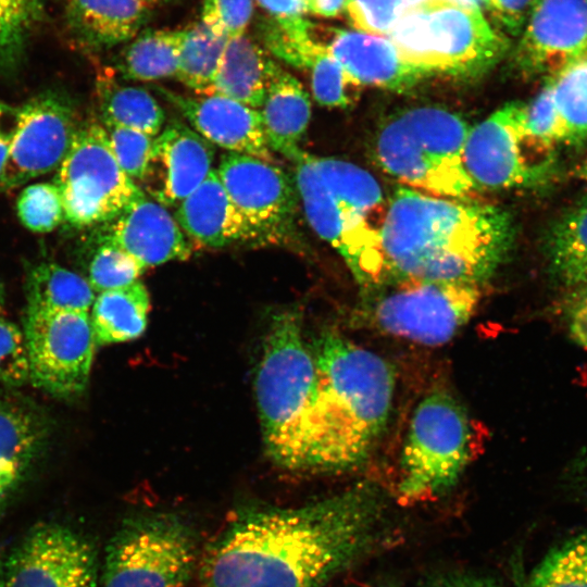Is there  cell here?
I'll list each match as a JSON object with an SVG mask.
<instances>
[{
	"label": "cell",
	"mask_w": 587,
	"mask_h": 587,
	"mask_svg": "<svg viewBox=\"0 0 587 587\" xmlns=\"http://www.w3.org/2000/svg\"><path fill=\"white\" fill-rule=\"evenodd\" d=\"M385 521L371 482L299 507L245 509L207 548L201 587H324L380 542Z\"/></svg>",
	"instance_id": "1"
},
{
	"label": "cell",
	"mask_w": 587,
	"mask_h": 587,
	"mask_svg": "<svg viewBox=\"0 0 587 587\" xmlns=\"http://www.w3.org/2000/svg\"><path fill=\"white\" fill-rule=\"evenodd\" d=\"M514 237L500 207L399 186L382 229V287L408 278L482 285L505 262Z\"/></svg>",
	"instance_id": "2"
},
{
	"label": "cell",
	"mask_w": 587,
	"mask_h": 587,
	"mask_svg": "<svg viewBox=\"0 0 587 587\" xmlns=\"http://www.w3.org/2000/svg\"><path fill=\"white\" fill-rule=\"evenodd\" d=\"M319 389L302 473H340L363 464L389 416L395 371L380 355L327 330L312 346Z\"/></svg>",
	"instance_id": "3"
},
{
	"label": "cell",
	"mask_w": 587,
	"mask_h": 587,
	"mask_svg": "<svg viewBox=\"0 0 587 587\" xmlns=\"http://www.w3.org/2000/svg\"><path fill=\"white\" fill-rule=\"evenodd\" d=\"M308 223L345 261L362 296L384 282L387 200L377 179L351 162L300 149L290 160Z\"/></svg>",
	"instance_id": "4"
},
{
	"label": "cell",
	"mask_w": 587,
	"mask_h": 587,
	"mask_svg": "<svg viewBox=\"0 0 587 587\" xmlns=\"http://www.w3.org/2000/svg\"><path fill=\"white\" fill-rule=\"evenodd\" d=\"M317 389L300 312H277L264 337L254 390L266 453L284 470L301 472Z\"/></svg>",
	"instance_id": "5"
},
{
	"label": "cell",
	"mask_w": 587,
	"mask_h": 587,
	"mask_svg": "<svg viewBox=\"0 0 587 587\" xmlns=\"http://www.w3.org/2000/svg\"><path fill=\"white\" fill-rule=\"evenodd\" d=\"M471 126L459 114L435 105L415 107L389 117L378 129V165L408 188L436 197L469 199L477 187L463 160Z\"/></svg>",
	"instance_id": "6"
},
{
	"label": "cell",
	"mask_w": 587,
	"mask_h": 587,
	"mask_svg": "<svg viewBox=\"0 0 587 587\" xmlns=\"http://www.w3.org/2000/svg\"><path fill=\"white\" fill-rule=\"evenodd\" d=\"M198 559L197 534L180 515H133L107 545L101 587H186Z\"/></svg>",
	"instance_id": "7"
},
{
	"label": "cell",
	"mask_w": 587,
	"mask_h": 587,
	"mask_svg": "<svg viewBox=\"0 0 587 587\" xmlns=\"http://www.w3.org/2000/svg\"><path fill=\"white\" fill-rule=\"evenodd\" d=\"M470 417L445 390H433L416 405L400 454L398 491L407 500L450 490L467 466L473 450Z\"/></svg>",
	"instance_id": "8"
},
{
	"label": "cell",
	"mask_w": 587,
	"mask_h": 587,
	"mask_svg": "<svg viewBox=\"0 0 587 587\" xmlns=\"http://www.w3.org/2000/svg\"><path fill=\"white\" fill-rule=\"evenodd\" d=\"M555 148L530 130L527 104L511 101L471 127L463 160L478 190L534 189L557 178Z\"/></svg>",
	"instance_id": "9"
},
{
	"label": "cell",
	"mask_w": 587,
	"mask_h": 587,
	"mask_svg": "<svg viewBox=\"0 0 587 587\" xmlns=\"http://www.w3.org/2000/svg\"><path fill=\"white\" fill-rule=\"evenodd\" d=\"M362 298L365 316L382 332L437 346L449 341L473 316L482 285L408 278Z\"/></svg>",
	"instance_id": "10"
},
{
	"label": "cell",
	"mask_w": 587,
	"mask_h": 587,
	"mask_svg": "<svg viewBox=\"0 0 587 587\" xmlns=\"http://www.w3.org/2000/svg\"><path fill=\"white\" fill-rule=\"evenodd\" d=\"M53 183L64 221L74 227L113 221L142 190L118 165L107 130L98 123L78 126Z\"/></svg>",
	"instance_id": "11"
},
{
	"label": "cell",
	"mask_w": 587,
	"mask_h": 587,
	"mask_svg": "<svg viewBox=\"0 0 587 587\" xmlns=\"http://www.w3.org/2000/svg\"><path fill=\"white\" fill-rule=\"evenodd\" d=\"M23 333L33 386L59 398L85 390L97 346L88 312L26 308Z\"/></svg>",
	"instance_id": "12"
},
{
	"label": "cell",
	"mask_w": 587,
	"mask_h": 587,
	"mask_svg": "<svg viewBox=\"0 0 587 587\" xmlns=\"http://www.w3.org/2000/svg\"><path fill=\"white\" fill-rule=\"evenodd\" d=\"M4 587H99L97 552L74 528L34 525L3 562Z\"/></svg>",
	"instance_id": "13"
},
{
	"label": "cell",
	"mask_w": 587,
	"mask_h": 587,
	"mask_svg": "<svg viewBox=\"0 0 587 587\" xmlns=\"http://www.w3.org/2000/svg\"><path fill=\"white\" fill-rule=\"evenodd\" d=\"M18 108L20 125L0 177V190L57 171L78 129L70 100L60 93H40Z\"/></svg>",
	"instance_id": "14"
},
{
	"label": "cell",
	"mask_w": 587,
	"mask_h": 587,
	"mask_svg": "<svg viewBox=\"0 0 587 587\" xmlns=\"http://www.w3.org/2000/svg\"><path fill=\"white\" fill-rule=\"evenodd\" d=\"M434 64L438 74L473 78L487 73L510 49L478 5L430 0L425 7Z\"/></svg>",
	"instance_id": "15"
},
{
	"label": "cell",
	"mask_w": 587,
	"mask_h": 587,
	"mask_svg": "<svg viewBox=\"0 0 587 587\" xmlns=\"http://www.w3.org/2000/svg\"><path fill=\"white\" fill-rule=\"evenodd\" d=\"M229 198L261 239H279L290 229L297 189L273 162L242 153L221 157L215 170Z\"/></svg>",
	"instance_id": "16"
},
{
	"label": "cell",
	"mask_w": 587,
	"mask_h": 587,
	"mask_svg": "<svg viewBox=\"0 0 587 587\" xmlns=\"http://www.w3.org/2000/svg\"><path fill=\"white\" fill-rule=\"evenodd\" d=\"M587 51V0H537L511 54L523 77L558 72Z\"/></svg>",
	"instance_id": "17"
},
{
	"label": "cell",
	"mask_w": 587,
	"mask_h": 587,
	"mask_svg": "<svg viewBox=\"0 0 587 587\" xmlns=\"http://www.w3.org/2000/svg\"><path fill=\"white\" fill-rule=\"evenodd\" d=\"M214 148L191 127L171 121L155 138L143 192L164 207L178 205L213 170Z\"/></svg>",
	"instance_id": "18"
},
{
	"label": "cell",
	"mask_w": 587,
	"mask_h": 587,
	"mask_svg": "<svg viewBox=\"0 0 587 587\" xmlns=\"http://www.w3.org/2000/svg\"><path fill=\"white\" fill-rule=\"evenodd\" d=\"M160 91L210 143L229 152L274 160L259 110L220 95L189 97L163 88Z\"/></svg>",
	"instance_id": "19"
},
{
	"label": "cell",
	"mask_w": 587,
	"mask_h": 587,
	"mask_svg": "<svg viewBox=\"0 0 587 587\" xmlns=\"http://www.w3.org/2000/svg\"><path fill=\"white\" fill-rule=\"evenodd\" d=\"M326 46L358 87L373 86L401 92L435 75L409 61L386 37L336 29Z\"/></svg>",
	"instance_id": "20"
},
{
	"label": "cell",
	"mask_w": 587,
	"mask_h": 587,
	"mask_svg": "<svg viewBox=\"0 0 587 587\" xmlns=\"http://www.w3.org/2000/svg\"><path fill=\"white\" fill-rule=\"evenodd\" d=\"M50 424L33 402L0 389V516L47 448Z\"/></svg>",
	"instance_id": "21"
},
{
	"label": "cell",
	"mask_w": 587,
	"mask_h": 587,
	"mask_svg": "<svg viewBox=\"0 0 587 587\" xmlns=\"http://www.w3.org/2000/svg\"><path fill=\"white\" fill-rule=\"evenodd\" d=\"M111 222L102 240L120 247L145 268L186 260L191 254L175 217L143 190Z\"/></svg>",
	"instance_id": "22"
},
{
	"label": "cell",
	"mask_w": 587,
	"mask_h": 587,
	"mask_svg": "<svg viewBox=\"0 0 587 587\" xmlns=\"http://www.w3.org/2000/svg\"><path fill=\"white\" fill-rule=\"evenodd\" d=\"M175 220L184 233L202 247L222 248L262 240L238 211L216 171L177 207Z\"/></svg>",
	"instance_id": "23"
},
{
	"label": "cell",
	"mask_w": 587,
	"mask_h": 587,
	"mask_svg": "<svg viewBox=\"0 0 587 587\" xmlns=\"http://www.w3.org/2000/svg\"><path fill=\"white\" fill-rule=\"evenodd\" d=\"M140 0H67L66 24L82 45L110 48L133 39L148 20Z\"/></svg>",
	"instance_id": "24"
},
{
	"label": "cell",
	"mask_w": 587,
	"mask_h": 587,
	"mask_svg": "<svg viewBox=\"0 0 587 587\" xmlns=\"http://www.w3.org/2000/svg\"><path fill=\"white\" fill-rule=\"evenodd\" d=\"M259 112L271 150L291 160L310 124L311 100L301 83L276 62Z\"/></svg>",
	"instance_id": "25"
},
{
	"label": "cell",
	"mask_w": 587,
	"mask_h": 587,
	"mask_svg": "<svg viewBox=\"0 0 587 587\" xmlns=\"http://www.w3.org/2000/svg\"><path fill=\"white\" fill-rule=\"evenodd\" d=\"M275 61L246 34L230 38L218 72L205 95H220L260 109Z\"/></svg>",
	"instance_id": "26"
},
{
	"label": "cell",
	"mask_w": 587,
	"mask_h": 587,
	"mask_svg": "<svg viewBox=\"0 0 587 587\" xmlns=\"http://www.w3.org/2000/svg\"><path fill=\"white\" fill-rule=\"evenodd\" d=\"M544 249L558 285L574 290L587 283V193L552 222Z\"/></svg>",
	"instance_id": "27"
},
{
	"label": "cell",
	"mask_w": 587,
	"mask_h": 587,
	"mask_svg": "<svg viewBox=\"0 0 587 587\" xmlns=\"http://www.w3.org/2000/svg\"><path fill=\"white\" fill-rule=\"evenodd\" d=\"M149 310V294L140 280L98 294L89 314L96 345L138 338L146 330Z\"/></svg>",
	"instance_id": "28"
},
{
	"label": "cell",
	"mask_w": 587,
	"mask_h": 587,
	"mask_svg": "<svg viewBox=\"0 0 587 587\" xmlns=\"http://www.w3.org/2000/svg\"><path fill=\"white\" fill-rule=\"evenodd\" d=\"M186 29H143L122 51L117 67L128 79L152 82L176 75Z\"/></svg>",
	"instance_id": "29"
},
{
	"label": "cell",
	"mask_w": 587,
	"mask_h": 587,
	"mask_svg": "<svg viewBox=\"0 0 587 587\" xmlns=\"http://www.w3.org/2000/svg\"><path fill=\"white\" fill-rule=\"evenodd\" d=\"M27 308L51 311L88 312L96 291L88 279L57 263L43 262L26 277Z\"/></svg>",
	"instance_id": "30"
},
{
	"label": "cell",
	"mask_w": 587,
	"mask_h": 587,
	"mask_svg": "<svg viewBox=\"0 0 587 587\" xmlns=\"http://www.w3.org/2000/svg\"><path fill=\"white\" fill-rule=\"evenodd\" d=\"M103 124L135 129L155 137L165 114L157 99L145 88L118 85L105 77L98 80Z\"/></svg>",
	"instance_id": "31"
},
{
	"label": "cell",
	"mask_w": 587,
	"mask_h": 587,
	"mask_svg": "<svg viewBox=\"0 0 587 587\" xmlns=\"http://www.w3.org/2000/svg\"><path fill=\"white\" fill-rule=\"evenodd\" d=\"M228 40L202 21L187 28L178 58L177 79L205 95L218 72Z\"/></svg>",
	"instance_id": "32"
},
{
	"label": "cell",
	"mask_w": 587,
	"mask_h": 587,
	"mask_svg": "<svg viewBox=\"0 0 587 587\" xmlns=\"http://www.w3.org/2000/svg\"><path fill=\"white\" fill-rule=\"evenodd\" d=\"M565 130L564 145L587 139V51L547 76Z\"/></svg>",
	"instance_id": "33"
},
{
	"label": "cell",
	"mask_w": 587,
	"mask_h": 587,
	"mask_svg": "<svg viewBox=\"0 0 587 587\" xmlns=\"http://www.w3.org/2000/svg\"><path fill=\"white\" fill-rule=\"evenodd\" d=\"M520 587H587V529L550 549Z\"/></svg>",
	"instance_id": "34"
},
{
	"label": "cell",
	"mask_w": 587,
	"mask_h": 587,
	"mask_svg": "<svg viewBox=\"0 0 587 587\" xmlns=\"http://www.w3.org/2000/svg\"><path fill=\"white\" fill-rule=\"evenodd\" d=\"M42 16V0H0V75L15 73Z\"/></svg>",
	"instance_id": "35"
},
{
	"label": "cell",
	"mask_w": 587,
	"mask_h": 587,
	"mask_svg": "<svg viewBox=\"0 0 587 587\" xmlns=\"http://www.w3.org/2000/svg\"><path fill=\"white\" fill-rule=\"evenodd\" d=\"M307 71L314 100L320 105L344 109L354 101L353 89L358 86L347 77L326 45L319 43Z\"/></svg>",
	"instance_id": "36"
},
{
	"label": "cell",
	"mask_w": 587,
	"mask_h": 587,
	"mask_svg": "<svg viewBox=\"0 0 587 587\" xmlns=\"http://www.w3.org/2000/svg\"><path fill=\"white\" fill-rule=\"evenodd\" d=\"M146 268L130 254L102 240L88 265V282L96 294L129 286Z\"/></svg>",
	"instance_id": "37"
},
{
	"label": "cell",
	"mask_w": 587,
	"mask_h": 587,
	"mask_svg": "<svg viewBox=\"0 0 587 587\" xmlns=\"http://www.w3.org/2000/svg\"><path fill=\"white\" fill-rule=\"evenodd\" d=\"M21 223L34 233H49L64 221L63 202L54 183H36L25 187L17 200Z\"/></svg>",
	"instance_id": "38"
},
{
	"label": "cell",
	"mask_w": 587,
	"mask_h": 587,
	"mask_svg": "<svg viewBox=\"0 0 587 587\" xmlns=\"http://www.w3.org/2000/svg\"><path fill=\"white\" fill-rule=\"evenodd\" d=\"M386 38L409 61L435 75L438 74L434 64L424 8L404 11Z\"/></svg>",
	"instance_id": "39"
},
{
	"label": "cell",
	"mask_w": 587,
	"mask_h": 587,
	"mask_svg": "<svg viewBox=\"0 0 587 587\" xmlns=\"http://www.w3.org/2000/svg\"><path fill=\"white\" fill-rule=\"evenodd\" d=\"M110 146L121 168L133 180H142L148 170L153 137L141 132L103 124Z\"/></svg>",
	"instance_id": "40"
},
{
	"label": "cell",
	"mask_w": 587,
	"mask_h": 587,
	"mask_svg": "<svg viewBox=\"0 0 587 587\" xmlns=\"http://www.w3.org/2000/svg\"><path fill=\"white\" fill-rule=\"evenodd\" d=\"M0 382L21 387L29 382V360L23 330L0 315Z\"/></svg>",
	"instance_id": "41"
},
{
	"label": "cell",
	"mask_w": 587,
	"mask_h": 587,
	"mask_svg": "<svg viewBox=\"0 0 587 587\" xmlns=\"http://www.w3.org/2000/svg\"><path fill=\"white\" fill-rule=\"evenodd\" d=\"M345 10L359 32L387 37L402 14L400 0H347Z\"/></svg>",
	"instance_id": "42"
},
{
	"label": "cell",
	"mask_w": 587,
	"mask_h": 587,
	"mask_svg": "<svg viewBox=\"0 0 587 587\" xmlns=\"http://www.w3.org/2000/svg\"><path fill=\"white\" fill-rule=\"evenodd\" d=\"M253 4L254 0H204L201 21L215 34L235 38L245 34Z\"/></svg>",
	"instance_id": "43"
},
{
	"label": "cell",
	"mask_w": 587,
	"mask_h": 587,
	"mask_svg": "<svg viewBox=\"0 0 587 587\" xmlns=\"http://www.w3.org/2000/svg\"><path fill=\"white\" fill-rule=\"evenodd\" d=\"M526 104L527 122L530 130L555 147L558 143H564V125L548 79L545 78V84L539 93Z\"/></svg>",
	"instance_id": "44"
},
{
	"label": "cell",
	"mask_w": 587,
	"mask_h": 587,
	"mask_svg": "<svg viewBox=\"0 0 587 587\" xmlns=\"http://www.w3.org/2000/svg\"><path fill=\"white\" fill-rule=\"evenodd\" d=\"M275 21L276 26L291 37L311 33L312 25L304 18L303 0H254Z\"/></svg>",
	"instance_id": "45"
},
{
	"label": "cell",
	"mask_w": 587,
	"mask_h": 587,
	"mask_svg": "<svg viewBox=\"0 0 587 587\" xmlns=\"http://www.w3.org/2000/svg\"><path fill=\"white\" fill-rule=\"evenodd\" d=\"M537 0H487L486 8L504 30L520 35Z\"/></svg>",
	"instance_id": "46"
},
{
	"label": "cell",
	"mask_w": 587,
	"mask_h": 587,
	"mask_svg": "<svg viewBox=\"0 0 587 587\" xmlns=\"http://www.w3.org/2000/svg\"><path fill=\"white\" fill-rule=\"evenodd\" d=\"M421 587H502V585L484 574L450 571L426 579Z\"/></svg>",
	"instance_id": "47"
},
{
	"label": "cell",
	"mask_w": 587,
	"mask_h": 587,
	"mask_svg": "<svg viewBox=\"0 0 587 587\" xmlns=\"http://www.w3.org/2000/svg\"><path fill=\"white\" fill-rule=\"evenodd\" d=\"M20 125V108L0 101V177Z\"/></svg>",
	"instance_id": "48"
},
{
	"label": "cell",
	"mask_w": 587,
	"mask_h": 587,
	"mask_svg": "<svg viewBox=\"0 0 587 587\" xmlns=\"http://www.w3.org/2000/svg\"><path fill=\"white\" fill-rule=\"evenodd\" d=\"M567 317L573 340L587 348V295H570Z\"/></svg>",
	"instance_id": "49"
},
{
	"label": "cell",
	"mask_w": 587,
	"mask_h": 587,
	"mask_svg": "<svg viewBox=\"0 0 587 587\" xmlns=\"http://www.w3.org/2000/svg\"><path fill=\"white\" fill-rule=\"evenodd\" d=\"M566 480L573 487L587 492V448L577 454L569 465Z\"/></svg>",
	"instance_id": "50"
},
{
	"label": "cell",
	"mask_w": 587,
	"mask_h": 587,
	"mask_svg": "<svg viewBox=\"0 0 587 587\" xmlns=\"http://www.w3.org/2000/svg\"><path fill=\"white\" fill-rule=\"evenodd\" d=\"M347 0H311L307 4V12L323 17H336L344 10Z\"/></svg>",
	"instance_id": "51"
},
{
	"label": "cell",
	"mask_w": 587,
	"mask_h": 587,
	"mask_svg": "<svg viewBox=\"0 0 587 587\" xmlns=\"http://www.w3.org/2000/svg\"><path fill=\"white\" fill-rule=\"evenodd\" d=\"M430 0H400L402 13L409 10L424 8Z\"/></svg>",
	"instance_id": "52"
},
{
	"label": "cell",
	"mask_w": 587,
	"mask_h": 587,
	"mask_svg": "<svg viewBox=\"0 0 587 587\" xmlns=\"http://www.w3.org/2000/svg\"><path fill=\"white\" fill-rule=\"evenodd\" d=\"M573 176L584 182H587V160L583 161L573 170Z\"/></svg>",
	"instance_id": "53"
},
{
	"label": "cell",
	"mask_w": 587,
	"mask_h": 587,
	"mask_svg": "<svg viewBox=\"0 0 587 587\" xmlns=\"http://www.w3.org/2000/svg\"><path fill=\"white\" fill-rule=\"evenodd\" d=\"M5 305V289L3 284L0 282V315L4 312Z\"/></svg>",
	"instance_id": "54"
},
{
	"label": "cell",
	"mask_w": 587,
	"mask_h": 587,
	"mask_svg": "<svg viewBox=\"0 0 587 587\" xmlns=\"http://www.w3.org/2000/svg\"><path fill=\"white\" fill-rule=\"evenodd\" d=\"M441 1L464 4V5H477L475 0H441Z\"/></svg>",
	"instance_id": "55"
},
{
	"label": "cell",
	"mask_w": 587,
	"mask_h": 587,
	"mask_svg": "<svg viewBox=\"0 0 587 587\" xmlns=\"http://www.w3.org/2000/svg\"><path fill=\"white\" fill-rule=\"evenodd\" d=\"M571 291H573L571 295H587V283Z\"/></svg>",
	"instance_id": "56"
},
{
	"label": "cell",
	"mask_w": 587,
	"mask_h": 587,
	"mask_svg": "<svg viewBox=\"0 0 587 587\" xmlns=\"http://www.w3.org/2000/svg\"><path fill=\"white\" fill-rule=\"evenodd\" d=\"M143 4H146L147 7H150V5H153V4H159V3H162V2H166L168 0H140Z\"/></svg>",
	"instance_id": "57"
},
{
	"label": "cell",
	"mask_w": 587,
	"mask_h": 587,
	"mask_svg": "<svg viewBox=\"0 0 587 587\" xmlns=\"http://www.w3.org/2000/svg\"><path fill=\"white\" fill-rule=\"evenodd\" d=\"M3 562L2 559L0 558V587H4V583H3Z\"/></svg>",
	"instance_id": "58"
},
{
	"label": "cell",
	"mask_w": 587,
	"mask_h": 587,
	"mask_svg": "<svg viewBox=\"0 0 587 587\" xmlns=\"http://www.w3.org/2000/svg\"><path fill=\"white\" fill-rule=\"evenodd\" d=\"M487 0H475L476 4L480 8V5H486Z\"/></svg>",
	"instance_id": "59"
},
{
	"label": "cell",
	"mask_w": 587,
	"mask_h": 587,
	"mask_svg": "<svg viewBox=\"0 0 587 587\" xmlns=\"http://www.w3.org/2000/svg\"><path fill=\"white\" fill-rule=\"evenodd\" d=\"M311 0H303L304 4H305V9H307V4L310 2Z\"/></svg>",
	"instance_id": "60"
},
{
	"label": "cell",
	"mask_w": 587,
	"mask_h": 587,
	"mask_svg": "<svg viewBox=\"0 0 587 587\" xmlns=\"http://www.w3.org/2000/svg\"><path fill=\"white\" fill-rule=\"evenodd\" d=\"M385 587V586H384Z\"/></svg>",
	"instance_id": "61"
}]
</instances>
